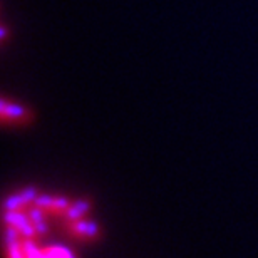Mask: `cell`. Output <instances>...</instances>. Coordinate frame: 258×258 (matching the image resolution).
Wrapping results in <instances>:
<instances>
[{
    "instance_id": "6da1fadb",
    "label": "cell",
    "mask_w": 258,
    "mask_h": 258,
    "mask_svg": "<svg viewBox=\"0 0 258 258\" xmlns=\"http://www.w3.org/2000/svg\"><path fill=\"white\" fill-rule=\"evenodd\" d=\"M64 231L69 238L77 241H96L101 238L99 226L92 221H86L84 218L64 223Z\"/></svg>"
},
{
    "instance_id": "277c9868",
    "label": "cell",
    "mask_w": 258,
    "mask_h": 258,
    "mask_svg": "<svg viewBox=\"0 0 258 258\" xmlns=\"http://www.w3.org/2000/svg\"><path fill=\"white\" fill-rule=\"evenodd\" d=\"M91 210H92V201L91 200H87V198L79 200V201L72 203L69 208H67L66 215L60 220H62L64 223H69V221H76V220H82Z\"/></svg>"
},
{
    "instance_id": "7a4b0ae2",
    "label": "cell",
    "mask_w": 258,
    "mask_h": 258,
    "mask_svg": "<svg viewBox=\"0 0 258 258\" xmlns=\"http://www.w3.org/2000/svg\"><path fill=\"white\" fill-rule=\"evenodd\" d=\"M2 121L4 124H12V126H25L34 119V112L27 109V107L17 104V102H9L7 99H2Z\"/></svg>"
},
{
    "instance_id": "3957f363",
    "label": "cell",
    "mask_w": 258,
    "mask_h": 258,
    "mask_svg": "<svg viewBox=\"0 0 258 258\" xmlns=\"http://www.w3.org/2000/svg\"><path fill=\"white\" fill-rule=\"evenodd\" d=\"M71 205L72 201L69 198H64V196L40 195L35 200V206L42 210L45 216H57V218H62Z\"/></svg>"
},
{
    "instance_id": "5b68a950",
    "label": "cell",
    "mask_w": 258,
    "mask_h": 258,
    "mask_svg": "<svg viewBox=\"0 0 258 258\" xmlns=\"http://www.w3.org/2000/svg\"><path fill=\"white\" fill-rule=\"evenodd\" d=\"M40 258H74L71 251L57 246H49V248H40Z\"/></svg>"
}]
</instances>
